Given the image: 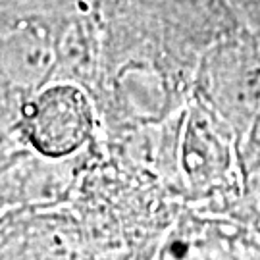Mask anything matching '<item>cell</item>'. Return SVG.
Here are the masks:
<instances>
[{
    "label": "cell",
    "instance_id": "6da1fadb",
    "mask_svg": "<svg viewBox=\"0 0 260 260\" xmlns=\"http://www.w3.org/2000/svg\"><path fill=\"white\" fill-rule=\"evenodd\" d=\"M195 87L205 104L247 139L260 112V37L237 27L201 52Z\"/></svg>",
    "mask_w": 260,
    "mask_h": 260
},
{
    "label": "cell",
    "instance_id": "7a4b0ae2",
    "mask_svg": "<svg viewBox=\"0 0 260 260\" xmlns=\"http://www.w3.org/2000/svg\"><path fill=\"white\" fill-rule=\"evenodd\" d=\"M93 131V108L72 83L52 85L39 93L25 110V133L35 149L62 158L83 147Z\"/></svg>",
    "mask_w": 260,
    "mask_h": 260
},
{
    "label": "cell",
    "instance_id": "3957f363",
    "mask_svg": "<svg viewBox=\"0 0 260 260\" xmlns=\"http://www.w3.org/2000/svg\"><path fill=\"white\" fill-rule=\"evenodd\" d=\"M239 27L260 37V0H223Z\"/></svg>",
    "mask_w": 260,
    "mask_h": 260
},
{
    "label": "cell",
    "instance_id": "277c9868",
    "mask_svg": "<svg viewBox=\"0 0 260 260\" xmlns=\"http://www.w3.org/2000/svg\"><path fill=\"white\" fill-rule=\"evenodd\" d=\"M245 141H247L245 143V162L249 164L251 170H254L260 166V112Z\"/></svg>",
    "mask_w": 260,
    "mask_h": 260
}]
</instances>
